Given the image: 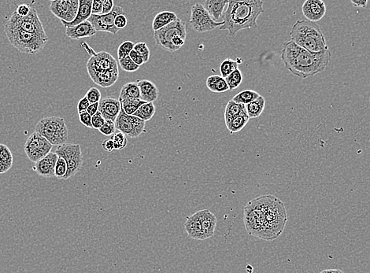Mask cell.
I'll return each mask as SVG.
<instances>
[{
	"mask_svg": "<svg viewBox=\"0 0 370 273\" xmlns=\"http://www.w3.org/2000/svg\"><path fill=\"white\" fill-rule=\"evenodd\" d=\"M238 66H239V62L230 59V58H227L223 61L220 66L221 77L224 79L226 78L231 73H233L236 69H238Z\"/></svg>",
	"mask_w": 370,
	"mask_h": 273,
	"instance_id": "obj_35",
	"label": "cell"
},
{
	"mask_svg": "<svg viewBox=\"0 0 370 273\" xmlns=\"http://www.w3.org/2000/svg\"><path fill=\"white\" fill-rule=\"evenodd\" d=\"M96 30L88 21H84L77 26L66 28V35L69 39L79 40L82 38L91 37L96 35Z\"/></svg>",
	"mask_w": 370,
	"mask_h": 273,
	"instance_id": "obj_21",
	"label": "cell"
},
{
	"mask_svg": "<svg viewBox=\"0 0 370 273\" xmlns=\"http://www.w3.org/2000/svg\"><path fill=\"white\" fill-rule=\"evenodd\" d=\"M259 96V94L255 91L247 89V90L241 91V92L236 94V96H234L233 99H232V101L246 106L249 103H251V102L256 100Z\"/></svg>",
	"mask_w": 370,
	"mask_h": 273,
	"instance_id": "obj_33",
	"label": "cell"
},
{
	"mask_svg": "<svg viewBox=\"0 0 370 273\" xmlns=\"http://www.w3.org/2000/svg\"><path fill=\"white\" fill-rule=\"evenodd\" d=\"M111 138L114 142V150H122L127 145L128 140L126 136L124 135L123 133L121 132L114 133V135L111 136Z\"/></svg>",
	"mask_w": 370,
	"mask_h": 273,
	"instance_id": "obj_37",
	"label": "cell"
},
{
	"mask_svg": "<svg viewBox=\"0 0 370 273\" xmlns=\"http://www.w3.org/2000/svg\"><path fill=\"white\" fill-rule=\"evenodd\" d=\"M5 33L9 43L23 54H37L44 48L48 42V36L30 33L7 23L5 24Z\"/></svg>",
	"mask_w": 370,
	"mask_h": 273,
	"instance_id": "obj_6",
	"label": "cell"
},
{
	"mask_svg": "<svg viewBox=\"0 0 370 273\" xmlns=\"http://www.w3.org/2000/svg\"><path fill=\"white\" fill-rule=\"evenodd\" d=\"M263 1L246 0L229 1L222 15L224 24L221 30H228L230 36H234L243 29L257 28V20L263 13Z\"/></svg>",
	"mask_w": 370,
	"mask_h": 273,
	"instance_id": "obj_3",
	"label": "cell"
},
{
	"mask_svg": "<svg viewBox=\"0 0 370 273\" xmlns=\"http://www.w3.org/2000/svg\"><path fill=\"white\" fill-rule=\"evenodd\" d=\"M90 106V103L88 102V99L86 96H84V98L79 101L78 104H77V111L79 113L84 112L87 111L88 107Z\"/></svg>",
	"mask_w": 370,
	"mask_h": 273,
	"instance_id": "obj_50",
	"label": "cell"
},
{
	"mask_svg": "<svg viewBox=\"0 0 370 273\" xmlns=\"http://www.w3.org/2000/svg\"><path fill=\"white\" fill-rule=\"evenodd\" d=\"M79 119L84 126L92 129V116L87 111L79 113Z\"/></svg>",
	"mask_w": 370,
	"mask_h": 273,
	"instance_id": "obj_46",
	"label": "cell"
},
{
	"mask_svg": "<svg viewBox=\"0 0 370 273\" xmlns=\"http://www.w3.org/2000/svg\"><path fill=\"white\" fill-rule=\"evenodd\" d=\"M247 115L246 111V106L236 103V102H228L224 111V120L228 118H235V117L243 116Z\"/></svg>",
	"mask_w": 370,
	"mask_h": 273,
	"instance_id": "obj_31",
	"label": "cell"
},
{
	"mask_svg": "<svg viewBox=\"0 0 370 273\" xmlns=\"http://www.w3.org/2000/svg\"><path fill=\"white\" fill-rule=\"evenodd\" d=\"M92 0H79V8L77 16L71 22L61 21L62 25L66 28H73L77 24L88 21L92 15Z\"/></svg>",
	"mask_w": 370,
	"mask_h": 273,
	"instance_id": "obj_19",
	"label": "cell"
},
{
	"mask_svg": "<svg viewBox=\"0 0 370 273\" xmlns=\"http://www.w3.org/2000/svg\"><path fill=\"white\" fill-rule=\"evenodd\" d=\"M6 23L30 33L35 34L38 36H47L45 32L43 24L39 20L37 11L33 6L31 8V11L27 17H20L17 15L16 12H13L11 17Z\"/></svg>",
	"mask_w": 370,
	"mask_h": 273,
	"instance_id": "obj_11",
	"label": "cell"
},
{
	"mask_svg": "<svg viewBox=\"0 0 370 273\" xmlns=\"http://www.w3.org/2000/svg\"><path fill=\"white\" fill-rule=\"evenodd\" d=\"M245 228L249 235L266 241L278 238L288 221L286 208L277 197L268 195L258 197L244 207Z\"/></svg>",
	"mask_w": 370,
	"mask_h": 273,
	"instance_id": "obj_1",
	"label": "cell"
},
{
	"mask_svg": "<svg viewBox=\"0 0 370 273\" xmlns=\"http://www.w3.org/2000/svg\"><path fill=\"white\" fill-rule=\"evenodd\" d=\"M227 84H228L229 90H235L241 84L243 81V75L239 68L236 69L233 73H231L228 77L225 78Z\"/></svg>",
	"mask_w": 370,
	"mask_h": 273,
	"instance_id": "obj_36",
	"label": "cell"
},
{
	"mask_svg": "<svg viewBox=\"0 0 370 273\" xmlns=\"http://www.w3.org/2000/svg\"><path fill=\"white\" fill-rule=\"evenodd\" d=\"M128 24V19L126 17L125 14H121L116 17L115 20H114V25L118 29H122V28H126V25Z\"/></svg>",
	"mask_w": 370,
	"mask_h": 273,
	"instance_id": "obj_47",
	"label": "cell"
},
{
	"mask_svg": "<svg viewBox=\"0 0 370 273\" xmlns=\"http://www.w3.org/2000/svg\"><path fill=\"white\" fill-rule=\"evenodd\" d=\"M206 86L209 90L216 93H222L229 90L225 79L223 78L221 76H209L206 80Z\"/></svg>",
	"mask_w": 370,
	"mask_h": 273,
	"instance_id": "obj_27",
	"label": "cell"
},
{
	"mask_svg": "<svg viewBox=\"0 0 370 273\" xmlns=\"http://www.w3.org/2000/svg\"><path fill=\"white\" fill-rule=\"evenodd\" d=\"M53 145L40 134L34 132L27 138L24 144V152L28 156V159L32 162L36 163L39 160L51 153Z\"/></svg>",
	"mask_w": 370,
	"mask_h": 273,
	"instance_id": "obj_12",
	"label": "cell"
},
{
	"mask_svg": "<svg viewBox=\"0 0 370 273\" xmlns=\"http://www.w3.org/2000/svg\"><path fill=\"white\" fill-rule=\"evenodd\" d=\"M87 112H88L91 116H94L96 113L99 112V103L90 104L88 110H87Z\"/></svg>",
	"mask_w": 370,
	"mask_h": 273,
	"instance_id": "obj_53",
	"label": "cell"
},
{
	"mask_svg": "<svg viewBox=\"0 0 370 273\" xmlns=\"http://www.w3.org/2000/svg\"><path fill=\"white\" fill-rule=\"evenodd\" d=\"M135 43L132 41H125L120 44L118 49V60L129 56V54L134 50Z\"/></svg>",
	"mask_w": 370,
	"mask_h": 273,
	"instance_id": "obj_38",
	"label": "cell"
},
{
	"mask_svg": "<svg viewBox=\"0 0 370 273\" xmlns=\"http://www.w3.org/2000/svg\"><path fill=\"white\" fill-rule=\"evenodd\" d=\"M351 3L356 7L366 8L367 6V4H368V0H358V1L351 0Z\"/></svg>",
	"mask_w": 370,
	"mask_h": 273,
	"instance_id": "obj_54",
	"label": "cell"
},
{
	"mask_svg": "<svg viewBox=\"0 0 370 273\" xmlns=\"http://www.w3.org/2000/svg\"><path fill=\"white\" fill-rule=\"evenodd\" d=\"M86 96L87 99H88L90 104L99 103L100 100H101V92H100V91H99L98 88H90L89 90L87 92L86 96Z\"/></svg>",
	"mask_w": 370,
	"mask_h": 273,
	"instance_id": "obj_42",
	"label": "cell"
},
{
	"mask_svg": "<svg viewBox=\"0 0 370 273\" xmlns=\"http://www.w3.org/2000/svg\"><path fill=\"white\" fill-rule=\"evenodd\" d=\"M81 46L91 55L87 63V70L90 78L102 88L113 86L119 77L116 59L107 51L95 52L85 42Z\"/></svg>",
	"mask_w": 370,
	"mask_h": 273,
	"instance_id": "obj_4",
	"label": "cell"
},
{
	"mask_svg": "<svg viewBox=\"0 0 370 273\" xmlns=\"http://www.w3.org/2000/svg\"><path fill=\"white\" fill-rule=\"evenodd\" d=\"M189 23L193 29L199 33L209 32L224 24L223 21H215L202 6V4L200 3H195L191 7V17Z\"/></svg>",
	"mask_w": 370,
	"mask_h": 273,
	"instance_id": "obj_10",
	"label": "cell"
},
{
	"mask_svg": "<svg viewBox=\"0 0 370 273\" xmlns=\"http://www.w3.org/2000/svg\"><path fill=\"white\" fill-rule=\"evenodd\" d=\"M124 14V10L122 7L119 6H114V9L111 13L107 14H102V15H95L92 14L88 21L92 24L93 28L96 29V32H107L110 33H118L119 29L114 25V20L118 15Z\"/></svg>",
	"mask_w": 370,
	"mask_h": 273,
	"instance_id": "obj_14",
	"label": "cell"
},
{
	"mask_svg": "<svg viewBox=\"0 0 370 273\" xmlns=\"http://www.w3.org/2000/svg\"><path fill=\"white\" fill-rule=\"evenodd\" d=\"M186 24L180 18L173 21L167 26L154 32V38L158 46L170 52H175L176 49L172 44V40L176 36L186 39Z\"/></svg>",
	"mask_w": 370,
	"mask_h": 273,
	"instance_id": "obj_8",
	"label": "cell"
},
{
	"mask_svg": "<svg viewBox=\"0 0 370 273\" xmlns=\"http://www.w3.org/2000/svg\"><path fill=\"white\" fill-rule=\"evenodd\" d=\"M290 36L292 41L311 52H321L328 48L319 25L308 20H298L290 31Z\"/></svg>",
	"mask_w": 370,
	"mask_h": 273,
	"instance_id": "obj_5",
	"label": "cell"
},
{
	"mask_svg": "<svg viewBox=\"0 0 370 273\" xmlns=\"http://www.w3.org/2000/svg\"><path fill=\"white\" fill-rule=\"evenodd\" d=\"M79 0H54L51 1L50 10L61 21L71 22L77 16Z\"/></svg>",
	"mask_w": 370,
	"mask_h": 273,
	"instance_id": "obj_15",
	"label": "cell"
},
{
	"mask_svg": "<svg viewBox=\"0 0 370 273\" xmlns=\"http://www.w3.org/2000/svg\"><path fill=\"white\" fill-rule=\"evenodd\" d=\"M178 16L174 12L162 11L156 14L152 23V28L154 32L161 29L164 27L167 26L168 24L172 23L178 19Z\"/></svg>",
	"mask_w": 370,
	"mask_h": 273,
	"instance_id": "obj_25",
	"label": "cell"
},
{
	"mask_svg": "<svg viewBox=\"0 0 370 273\" xmlns=\"http://www.w3.org/2000/svg\"><path fill=\"white\" fill-rule=\"evenodd\" d=\"M122 110L119 99L107 97L101 99L99 103V112L102 114L105 121L115 122Z\"/></svg>",
	"mask_w": 370,
	"mask_h": 273,
	"instance_id": "obj_17",
	"label": "cell"
},
{
	"mask_svg": "<svg viewBox=\"0 0 370 273\" xmlns=\"http://www.w3.org/2000/svg\"><path fill=\"white\" fill-rule=\"evenodd\" d=\"M103 2V13L102 14H107L111 13L114 7V1L113 0H102Z\"/></svg>",
	"mask_w": 370,
	"mask_h": 273,
	"instance_id": "obj_49",
	"label": "cell"
},
{
	"mask_svg": "<svg viewBox=\"0 0 370 273\" xmlns=\"http://www.w3.org/2000/svg\"><path fill=\"white\" fill-rule=\"evenodd\" d=\"M266 107V99L260 96L256 100L246 105V111L249 118H257L261 116Z\"/></svg>",
	"mask_w": 370,
	"mask_h": 273,
	"instance_id": "obj_28",
	"label": "cell"
},
{
	"mask_svg": "<svg viewBox=\"0 0 370 273\" xmlns=\"http://www.w3.org/2000/svg\"><path fill=\"white\" fill-rule=\"evenodd\" d=\"M185 228L189 237L197 240H206L198 212L187 217L185 223Z\"/></svg>",
	"mask_w": 370,
	"mask_h": 273,
	"instance_id": "obj_20",
	"label": "cell"
},
{
	"mask_svg": "<svg viewBox=\"0 0 370 273\" xmlns=\"http://www.w3.org/2000/svg\"><path fill=\"white\" fill-rule=\"evenodd\" d=\"M54 145L65 144L69 138V132L63 118L47 117L39 121L36 131Z\"/></svg>",
	"mask_w": 370,
	"mask_h": 273,
	"instance_id": "obj_7",
	"label": "cell"
},
{
	"mask_svg": "<svg viewBox=\"0 0 370 273\" xmlns=\"http://www.w3.org/2000/svg\"><path fill=\"white\" fill-rule=\"evenodd\" d=\"M140 92L141 99L145 103H154L159 98V90L156 84L148 80L137 81Z\"/></svg>",
	"mask_w": 370,
	"mask_h": 273,
	"instance_id": "obj_22",
	"label": "cell"
},
{
	"mask_svg": "<svg viewBox=\"0 0 370 273\" xmlns=\"http://www.w3.org/2000/svg\"><path fill=\"white\" fill-rule=\"evenodd\" d=\"M129 57H130L132 60H133L135 63L137 64V66H140V67H141L142 65H144V59H143L142 57H141L137 51H135V50H133V51L130 52V54H129Z\"/></svg>",
	"mask_w": 370,
	"mask_h": 273,
	"instance_id": "obj_51",
	"label": "cell"
},
{
	"mask_svg": "<svg viewBox=\"0 0 370 273\" xmlns=\"http://www.w3.org/2000/svg\"><path fill=\"white\" fill-rule=\"evenodd\" d=\"M281 58L288 71L306 79L326 70L331 62L332 54L329 47L321 52H311L290 40L283 44Z\"/></svg>",
	"mask_w": 370,
	"mask_h": 273,
	"instance_id": "obj_2",
	"label": "cell"
},
{
	"mask_svg": "<svg viewBox=\"0 0 370 273\" xmlns=\"http://www.w3.org/2000/svg\"><path fill=\"white\" fill-rule=\"evenodd\" d=\"M105 121L102 114L99 112L96 113L94 116L92 117V129H98L99 130L102 126L104 125Z\"/></svg>",
	"mask_w": 370,
	"mask_h": 273,
	"instance_id": "obj_44",
	"label": "cell"
},
{
	"mask_svg": "<svg viewBox=\"0 0 370 273\" xmlns=\"http://www.w3.org/2000/svg\"><path fill=\"white\" fill-rule=\"evenodd\" d=\"M320 273H344L341 270H326L321 272Z\"/></svg>",
	"mask_w": 370,
	"mask_h": 273,
	"instance_id": "obj_55",
	"label": "cell"
},
{
	"mask_svg": "<svg viewBox=\"0 0 370 273\" xmlns=\"http://www.w3.org/2000/svg\"><path fill=\"white\" fill-rule=\"evenodd\" d=\"M114 123L118 131L130 138H137L145 130V122L133 115H128L122 109Z\"/></svg>",
	"mask_w": 370,
	"mask_h": 273,
	"instance_id": "obj_13",
	"label": "cell"
},
{
	"mask_svg": "<svg viewBox=\"0 0 370 273\" xmlns=\"http://www.w3.org/2000/svg\"><path fill=\"white\" fill-rule=\"evenodd\" d=\"M67 172V165L62 157H58L55 169H54V176L58 179H64Z\"/></svg>",
	"mask_w": 370,
	"mask_h": 273,
	"instance_id": "obj_39",
	"label": "cell"
},
{
	"mask_svg": "<svg viewBox=\"0 0 370 273\" xmlns=\"http://www.w3.org/2000/svg\"><path fill=\"white\" fill-rule=\"evenodd\" d=\"M250 118L248 115L235 117V118L225 119V124L228 131L231 133H239L242 129L247 126Z\"/></svg>",
	"mask_w": 370,
	"mask_h": 273,
	"instance_id": "obj_29",
	"label": "cell"
},
{
	"mask_svg": "<svg viewBox=\"0 0 370 273\" xmlns=\"http://www.w3.org/2000/svg\"><path fill=\"white\" fill-rule=\"evenodd\" d=\"M199 215L201 225L206 240L213 237L214 234L215 228L217 225V218L214 214L208 210H202L198 211Z\"/></svg>",
	"mask_w": 370,
	"mask_h": 273,
	"instance_id": "obj_23",
	"label": "cell"
},
{
	"mask_svg": "<svg viewBox=\"0 0 370 273\" xmlns=\"http://www.w3.org/2000/svg\"><path fill=\"white\" fill-rule=\"evenodd\" d=\"M119 64L120 66L122 67L124 71L130 72L131 73V72L137 71L140 69V66H137V64L135 63L132 60L129 55L119 60Z\"/></svg>",
	"mask_w": 370,
	"mask_h": 273,
	"instance_id": "obj_40",
	"label": "cell"
},
{
	"mask_svg": "<svg viewBox=\"0 0 370 273\" xmlns=\"http://www.w3.org/2000/svg\"><path fill=\"white\" fill-rule=\"evenodd\" d=\"M54 153L58 154L66 161L67 165V172L63 180L69 178L78 173L83 165V154L81 151V145L73 143H65L57 146Z\"/></svg>",
	"mask_w": 370,
	"mask_h": 273,
	"instance_id": "obj_9",
	"label": "cell"
},
{
	"mask_svg": "<svg viewBox=\"0 0 370 273\" xmlns=\"http://www.w3.org/2000/svg\"><path fill=\"white\" fill-rule=\"evenodd\" d=\"M31 8H32V6L28 5V4H20V5L17 6V9H16L15 12L20 17H27L29 14L30 11H31Z\"/></svg>",
	"mask_w": 370,
	"mask_h": 273,
	"instance_id": "obj_45",
	"label": "cell"
},
{
	"mask_svg": "<svg viewBox=\"0 0 370 273\" xmlns=\"http://www.w3.org/2000/svg\"><path fill=\"white\" fill-rule=\"evenodd\" d=\"M102 146L106 151L111 152L114 150V144L111 138L106 139L102 142Z\"/></svg>",
	"mask_w": 370,
	"mask_h": 273,
	"instance_id": "obj_52",
	"label": "cell"
},
{
	"mask_svg": "<svg viewBox=\"0 0 370 273\" xmlns=\"http://www.w3.org/2000/svg\"><path fill=\"white\" fill-rule=\"evenodd\" d=\"M58 156L54 152L49 153L41 160L36 163L34 170L39 176L45 178H51L54 176V169L58 161Z\"/></svg>",
	"mask_w": 370,
	"mask_h": 273,
	"instance_id": "obj_18",
	"label": "cell"
},
{
	"mask_svg": "<svg viewBox=\"0 0 370 273\" xmlns=\"http://www.w3.org/2000/svg\"><path fill=\"white\" fill-rule=\"evenodd\" d=\"M103 13V2L102 0H94L92 2V14L102 15Z\"/></svg>",
	"mask_w": 370,
	"mask_h": 273,
	"instance_id": "obj_48",
	"label": "cell"
},
{
	"mask_svg": "<svg viewBox=\"0 0 370 273\" xmlns=\"http://www.w3.org/2000/svg\"><path fill=\"white\" fill-rule=\"evenodd\" d=\"M229 1L227 0H207L202 4L204 8L207 10L209 15L215 21H218L219 19L222 17L224 13V9L228 5Z\"/></svg>",
	"mask_w": 370,
	"mask_h": 273,
	"instance_id": "obj_24",
	"label": "cell"
},
{
	"mask_svg": "<svg viewBox=\"0 0 370 273\" xmlns=\"http://www.w3.org/2000/svg\"><path fill=\"white\" fill-rule=\"evenodd\" d=\"M134 50L142 57L144 63H147L149 61L150 50L146 43L140 42V43H136L134 46Z\"/></svg>",
	"mask_w": 370,
	"mask_h": 273,
	"instance_id": "obj_41",
	"label": "cell"
},
{
	"mask_svg": "<svg viewBox=\"0 0 370 273\" xmlns=\"http://www.w3.org/2000/svg\"><path fill=\"white\" fill-rule=\"evenodd\" d=\"M156 114V107L154 103H145L138 109V111L133 114V116L140 118L144 122H148L153 118Z\"/></svg>",
	"mask_w": 370,
	"mask_h": 273,
	"instance_id": "obj_34",
	"label": "cell"
},
{
	"mask_svg": "<svg viewBox=\"0 0 370 273\" xmlns=\"http://www.w3.org/2000/svg\"><path fill=\"white\" fill-rule=\"evenodd\" d=\"M120 101V100H119ZM122 109L128 115H133L138 111L141 106L145 104V102L139 99H126L120 101Z\"/></svg>",
	"mask_w": 370,
	"mask_h": 273,
	"instance_id": "obj_32",
	"label": "cell"
},
{
	"mask_svg": "<svg viewBox=\"0 0 370 273\" xmlns=\"http://www.w3.org/2000/svg\"><path fill=\"white\" fill-rule=\"evenodd\" d=\"M126 99H141V92L137 83L129 82L123 85L118 99L121 101Z\"/></svg>",
	"mask_w": 370,
	"mask_h": 273,
	"instance_id": "obj_30",
	"label": "cell"
},
{
	"mask_svg": "<svg viewBox=\"0 0 370 273\" xmlns=\"http://www.w3.org/2000/svg\"><path fill=\"white\" fill-rule=\"evenodd\" d=\"M302 10L308 21L316 23L326 15V3L322 0H307L302 6Z\"/></svg>",
	"mask_w": 370,
	"mask_h": 273,
	"instance_id": "obj_16",
	"label": "cell"
},
{
	"mask_svg": "<svg viewBox=\"0 0 370 273\" xmlns=\"http://www.w3.org/2000/svg\"><path fill=\"white\" fill-rule=\"evenodd\" d=\"M99 131L103 134V135L109 136L114 135L116 131V127H115V123L111 121H106L104 125L102 126L100 129H99Z\"/></svg>",
	"mask_w": 370,
	"mask_h": 273,
	"instance_id": "obj_43",
	"label": "cell"
},
{
	"mask_svg": "<svg viewBox=\"0 0 370 273\" xmlns=\"http://www.w3.org/2000/svg\"><path fill=\"white\" fill-rule=\"evenodd\" d=\"M13 153L6 145L0 144V174L7 172L13 166Z\"/></svg>",
	"mask_w": 370,
	"mask_h": 273,
	"instance_id": "obj_26",
	"label": "cell"
}]
</instances>
